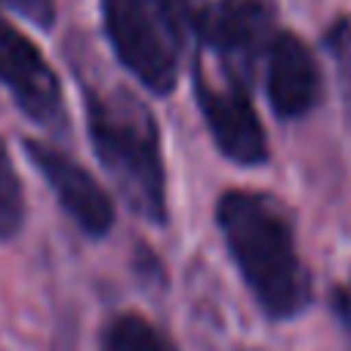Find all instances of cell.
Listing matches in <instances>:
<instances>
[{"label":"cell","instance_id":"cell-3","mask_svg":"<svg viewBox=\"0 0 351 351\" xmlns=\"http://www.w3.org/2000/svg\"><path fill=\"white\" fill-rule=\"evenodd\" d=\"M206 0H102L105 37L130 74L152 93H170L179 56Z\"/></svg>","mask_w":351,"mask_h":351},{"label":"cell","instance_id":"cell-9","mask_svg":"<svg viewBox=\"0 0 351 351\" xmlns=\"http://www.w3.org/2000/svg\"><path fill=\"white\" fill-rule=\"evenodd\" d=\"M99 351H179V348L152 321H145V317L117 315L105 327Z\"/></svg>","mask_w":351,"mask_h":351},{"label":"cell","instance_id":"cell-13","mask_svg":"<svg viewBox=\"0 0 351 351\" xmlns=\"http://www.w3.org/2000/svg\"><path fill=\"white\" fill-rule=\"evenodd\" d=\"M333 308H336V317H339L342 330H346V336L351 339V290L339 287V290L333 293Z\"/></svg>","mask_w":351,"mask_h":351},{"label":"cell","instance_id":"cell-11","mask_svg":"<svg viewBox=\"0 0 351 351\" xmlns=\"http://www.w3.org/2000/svg\"><path fill=\"white\" fill-rule=\"evenodd\" d=\"M330 49H333V59L336 68H339V86H342V96H346V108L351 114V25L339 22L327 37Z\"/></svg>","mask_w":351,"mask_h":351},{"label":"cell","instance_id":"cell-10","mask_svg":"<svg viewBox=\"0 0 351 351\" xmlns=\"http://www.w3.org/2000/svg\"><path fill=\"white\" fill-rule=\"evenodd\" d=\"M25 225V191L6 142L0 139V241H12Z\"/></svg>","mask_w":351,"mask_h":351},{"label":"cell","instance_id":"cell-6","mask_svg":"<svg viewBox=\"0 0 351 351\" xmlns=\"http://www.w3.org/2000/svg\"><path fill=\"white\" fill-rule=\"evenodd\" d=\"M0 84L12 102L37 123L62 133L68 123L62 84L28 34L0 16Z\"/></svg>","mask_w":351,"mask_h":351},{"label":"cell","instance_id":"cell-12","mask_svg":"<svg viewBox=\"0 0 351 351\" xmlns=\"http://www.w3.org/2000/svg\"><path fill=\"white\" fill-rule=\"evenodd\" d=\"M0 6L34 22L37 28H53L56 22V0H0Z\"/></svg>","mask_w":351,"mask_h":351},{"label":"cell","instance_id":"cell-1","mask_svg":"<svg viewBox=\"0 0 351 351\" xmlns=\"http://www.w3.org/2000/svg\"><path fill=\"white\" fill-rule=\"evenodd\" d=\"M216 222L259 308L274 321L302 315L311 302V280L284 210L268 194L225 191L216 204Z\"/></svg>","mask_w":351,"mask_h":351},{"label":"cell","instance_id":"cell-4","mask_svg":"<svg viewBox=\"0 0 351 351\" xmlns=\"http://www.w3.org/2000/svg\"><path fill=\"white\" fill-rule=\"evenodd\" d=\"M194 93L219 152L241 167L265 164L268 139L250 102L247 80L228 77V74H222V80H210L194 65Z\"/></svg>","mask_w":351,"mask_h":351},{"label":"cell","instance_id":"cell-7","mask_svg":"<svg viewBox=\"0 0 351 351\" xmlns=\"http://www.w3.org/2000/svg\"><path fill=\"white\" fill-rule=\"evenodd\" d=\"M25 154L37 167V173L47 179L53 194L59 197L62 210L77 222V228L90 237H105L114 225V204L108 191L93 179L74 158L62 154L59 148L37 139H25Z\"/></svg>","mask_w":351,"mask_h":351},{"label":"cell","instance_id":"cell-2","mask_svg":"<svg viewBox=\"0 0 351 351\" xmlns=\"http://www.w3.org/2000/svg\"><path fill=\"white\" fill-rule=\"evenodd\" d=\"M86 133L123 200L154 225L167 222V167L152 111L127 90H86Z\"/></svg>","mask_w":351,"mask_h":351},{"label":"cell","instance_id":"cell-5","mask_svg":"<svg viewBox=\"0 0 351 351\" xmlns=\"http://www.w3.org/2000/svg\"><path fill=\"white\" fill-rule=\"evenodd\" d=\"M194 37L219 62V71L247 80V71L262 59L274 37L271 10L262 0H206L194 25Z\"/></svg>","mask_w":351,"mask_h":351},{"label":"cell","instance_id":"cell-8","mask_svg":"<svg viewBox=\"0 0 351 351\" xmlns=\"http://www.w3.org/2000/svg\"><path fill=\"white\" fill-rule=\"evenodd\" d=\"M262 62H265V93L274 114L284 121L308 114L321 99V71L315 53L290 31H274Z\"/></svg>","mask_w":351,"mask_h":351}]
</instances>
